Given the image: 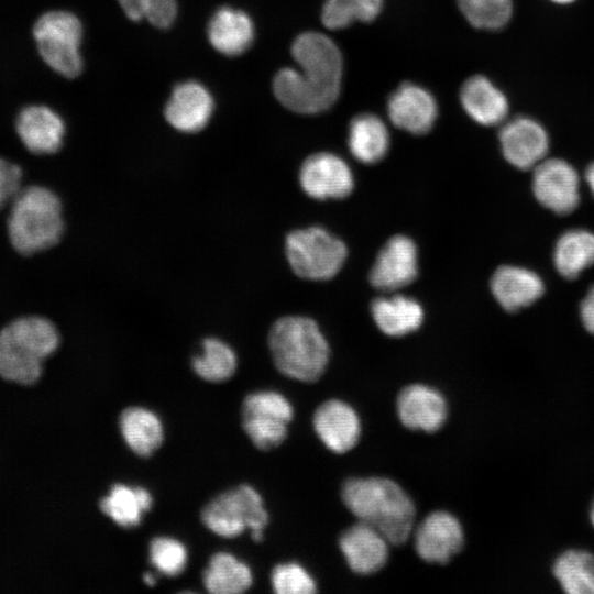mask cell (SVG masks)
<instances>
[{"label": "cell", "instance_id": "ffe728a7", "mask_svg": "<svg viewBox=\"0 0 594 594\" xmlns=\"http://www.w3.org/2000/svg\"><path fill=\"white\" fill-rule=\"evenodd\" d=\"M255 29L252 19L242 10L221 7L210 18L207 36L211 46L222 55L238 56L253 43Z\"/></svg>", "mask_w": 594, "mask_h": 594}, {"label": "cell", "instance_id": "3957f363", "mask_svg": "<svg viewBox=\"0 0 594 594\" xmlns=\"http://www.w3.org/2000/svg\"><path fill=\"white\" fill-rule=\"evenodd\" d=\"M268 345L276 369L292 380L317 382L328 366V342L309 318L287 316L278 319L270 330Z\"/></svg>", "mask_w": 594, "mask_h": 594}, {"label": "cell", "instance_id": "836d02e7", "mask_svg": "<svg viewBox=\"0 0 594 594\" xmlns=\"http://www.w3.org/2000/svg\"><path fill=\"white\" fill-rule=\"evenodd\" d=\"M125 15L135 22L145 19L158 29L169 28L177 15V0H118Z\"/></svg>", "mask_w": 594, "mask_h": 594}, {"label": "cell", "instance_id": "f546056e", "mask_svg": "<svg viewBox=\"0 0 594 594\" xmlns=\"http://www.w3.org/2000/svg\"><path fill=\"white\" fill-rule=\"evenodd\" d=\"M193 369L202 380L220 383L229 380L237 369L234 351L220 339L207 338L202 341V352L193 359Z\"/></svg>", "mask_w": 594, "mask_h": 594}, {"label": "cell", "instance_id": "603a6c76", "mask_svg": "<svg viewBox=\"0 0 594 594\" xmlns=\"http://www.w3.org/2000/svg\"><path fill=\"white\" fill-rule=\"evenodd\" d=\"M371 310L378 329L391 337H402L416 331L424 320L420 304L403 295L380 297L373 301Z\"/></svg>", "mask_w": 594, "mask_h": 594}, {"label": "cell", "instance_id": "5bb4252c", "mask_svg": "<svg viewBox=\"0 0 594 594\" xmlns=\"http://www.w3.org/2000/svg\"><path fill=\"white\" fill-rule=\"evenodd\" d=\"M417 273L418 254L414 241L395 235L380 251L370 272V282L378 290L394 292L409 285Z\"/></svg>", "mask_w": 594, "mask_h": 594}, {"label": "cell", "instance_id": "9a60e30c", "mask_svg": "<svg viewBox=\"0 0 594 594\" xmlns=\"http://www.w3.org/2000/svg\"><path fill=\"white\" fill-rule=\"evenodd\" d=\"M504 157L519 169L535 168L546 158L549 139L543 127L531 118L516 117L499 131Z\"/></svg>", "mask_w": 594, "mask_h": 594}, {"label": "cell", "instance_id": "f1b7e54d", "mask_svg": "<svg viewBox=\"0 0 594 594\" xmlns=\"http://www.w3.org/2000/svg\"><path fill=\"white\" fill-rule=\"evenodd\" d=\"M553 261L563 277H578L594 264V233L580 229L563 233L556 244Z\"/></svg>", "mask_w": 594, "mask_h": 594}, {"label": "cell", "instance_id": "4dcf8cb0", "mask_svg": "<svg viewBox=\"0 0 594 594\" xmlns=\"http://www.w3.org/2000/svg\"><path fill=\"white\" fill-rule=\"evenodd\" d=\"M384 0H326L321 21L329 30L344 29L352 23L371 22L381 12Z\"/></svg>", "mask_w": 594, "mask_h": 594}, {"label": "cell", "instance_id": "52a82bcc", "mask_svg": "<svg viewBox=\"0 0 594 594\" xmlns=\"http://www.w3.org/2000/svg\"><path fill=\"white\" fill-rule=\"evenodd\" d=\"M33 36L41 57L53 70L66 78L80 75L82 25L74 13L45 12L34 23Z\"/></svg>", "mask_w": 594, "mask_h": 594}, {"label": "cell", "instance_id": "e0dca14e", "mask_svg": "<svg viewBox=\"0 0 594 594\" xmlns=\"http://www.w3.org/2000/svg\"><path fill=\"white\" fill-rule=\"evenodd\" d=\"M387 113L398 129L421 135L433 127L438 107L435 97L426 88L404 82L391 95Z\"/></svg>", "mask_w": 594, "mask_h": 594}, {"label": "cell", "instance_id": "ba28073f", "mask_svg": "<svg viewBox=\"0 0 594 594\" xmlns=\"http://www.w3.org/2000/svg\"><path fill=\"white\" fill-rule=\"evenodd\" d=\"M346 254L345 244L319 227L295 230L286 238L288 263L301 278H332L341 270Z\"/></svg>", "mask_w": 594, "mask_h": 594}, {"label": "cell", "instance_id": "e575fe53", "mask_svg": "<svg viewBox=\"0 0 594 594\" xmlns=\"http://www.w3.org/2000/svg\"><path fill=\"white\" fill-rule=\"evenodd\" d=\"M150 560L157 571L167 576L179 575L187 563V551L182 542L157 537L150 544Z\"/></svg>", "mask_w": 594, "mask_h": 594}, {"label": "cell", "instance_id": "60d3db41", "mask_svg": "<svg viewBox=\"0 0 594 594\" xmlns=\"http://www.w3.org/2000/svg\"><path fill=\"white\" fill-rule=\"evenodd\" d=\"M143 580L145 584L148 586L155 585V582H156L155 575L152 573H145Z\"/></svg>", "mask_w": 594, "mask_h": 594}, {"label": "cell", "instance_id": "8d00e7d4", "mask_svg": "<svg viewBox=\"0 0 594 594\" xmlns=\"http://www.w3.org/2000/svg\"><path fill=\"white\" fill-rule=\"evenodd\" d=\"M265 415L290 422L294 408L280 393L273 391L256 392L248 395L242 404V416Z\"/></svg>", "mask_w": 594, "mask_h": 594}, {"label": "cell", "instance_id": "5b68a950", "mask_svg": "<svg viewBox=\"0 0 594 594\" xmlns=\"http://www.w3.org/2000/svg\"><path fill=\"white\" fill-rule=\"evenodd\" d=\"M7 221L12 246L23 255L48 250L64 232L62 202L51 189L42 186L21 188L12 202Z\"/></svg>", "mask_w": 594, "mask_h": 594}, {"label": "cell", "instance_id": "7bdbcfd3", "mask_svg": "<svg viewBox=\"0 0 594 594\" xmlns=\"http://www.w3.org/2000/svg\"><path fill=\"white\" fill-rule=\"evenodd\" d=\"M551 1L557 2V3H570L574 0H551Z\"/></svg>", "mask_w": 594, "mask_h": 594}, {"label": "cell", "instance_id": "ab89813d", "mask_svg": "<svg viewBox=\"0 0 594 594\" xmlns=\"http://www.w3.org/2000/svg\"><path fill=\"white\" fill-rule=\"evenodd\" d=\"M585 178L592 194L594 195V162L587 167Z\"/></svg>", "mask_w": 594, "mask_h": 594}, {"label": "cell", "instance_id": "ac0fdd59", "mask_svg": "<svg viewBox=\"0 0 594 594\" xmlns=\"http://www.w3.org/2000/svg\"><path fill=\"white\" fill-rule=\"evenodd\" d=\"M387 539L372 526L358 521L339 537V548L350 570L371 575L382 570L389 557Z\"/></svg>", "mask_w": 594, "mask_h": 594}, {"label": "cell", "instance_id": "f35d334b", "mask_svg": "<svg viewBox=\"0 0 594 594\" xmlns=\"http://www.w3.org/2000/svg\"><path fill=\"white\" fill-rule=\"evenodd\" d=\"M580 314L586 330L594 334V286L587 292L582 300Z\"/></svg>", "mask_w": 594, "mask_h": 594}, {"label": "cell", "instance_id": "d6a6232c", "mask_svg": "<svg viewBox=\"0 0 594 594\" xmlns=\"http://www.w3.org/2000/svg\"><path fill=\"white\" fill-rule=\"evenodd\" d=\"M288 424L272 416H242L244 432L256 448L264 451L273 450L285 441L288 433Z\"/></svg>", "mask_w": 594, "mask_h": 594}, {"label": "cell", "instance_id": "484cf974", "mask_svg": "<svg viewBox=\"0 0 594 594\" xmlns=\"http://www.w3.org/2000/svg\"><path fill=\"white\" fill-rule=\"evenodd\" d=\"M202 582L212 594H240L252 585L250 568L227 552L213 554L204 571Z\"/></svg>", "mask_w": 594, "mask_h": 594}, {"label": "cell", "instance_id": "cb8c5ba5", "mask_svg": "<svg viewBox=\"0 0 594 594\" xmlns=\"http://www.w3.org/2000/svg\"><path fill=\"white\" fill-rule=\"evenodd\" d=\"M348 144L358 161L365 164L377 163L389 147L387 127L373 113H360L350 122Z\"/></svg>", "mask_w": 594, "mask_h": 594}, {"label": "cell", "instance_id": "44dd1931", "mask_svg": "<svg viewBox=\"0 0 594 594\" xmlns=\"http://www.w3.org/2000/svg\"><path fill=\"white\" fill-rule=\"evenodd\" d=\"M491 289L498 304L507 311H517L539 299L544 290L542 279L532 271L505 265L491 278Z\"/></svg>", "mask_w": 594, "mask_h": 594}, {"label": "cell", "instance_id": "6da1fadb", "mask_svg": "<svg viewBox=\"0 0 594 594\" xmlns=\"http://www.w3.org/2000/svg\"><path fill=\"white\" fill-rule=\"evenodd\" d=\"M298 68L285 67L273 79L276 99L301 114L320 113L338 99L343 69L337 44L326 34L305 32L292 45Z\"/></svg>", "mask_w": 594, "mask_h": 594}, {"label": "cell", "instance_id": "83f0119b", "mask_svg": "<svg viewBox=\"0 0 594 594\" xmlns=\"http://www.w3.org/2000/svg\"><path fill=\"white\" fill-rule=\"evenodd\" d=\"M152 506V496L143 487L113 485L100 501V509L119 526L131 528L141 522L142 516Z\"/></svg>", "mask_w": 594, "mask_h": 594}, {"label": "cell", "instance_id": "d590c367", "mask_svg": "<svg viewBox=\"0 0 594 594\" xmlns=\"http://www.w3.org/2000/svg\"><path fill=\"white\" fill-rule=\"evenodd\" d=\"M271 582L277 594H311L317 592V583L311 574L296 562L277 564L271 574Z\"/></svg>", "mask_w": 594, "mask_h": 594}, {"label": "cell", "instance_id": "d6986e66", "mask_svg": "<svg viewBox=\"0 0 594 594\" xmlns=\"http://www.w3.org/2000/svg\"><path fill=\"white\" fill-rule=\"evenodd\" d=\"M15 131L30 152L53 154L63 145L65 123L51 108L32 105L23 108L16 116Z\"/></svg>", "mask_w": 594, "mask_h": 594}, {"label": "cell", "instance_id": "4fadbf2b", "mask_svg": "<svg viewBox=\"0 0 594 594\" xmlns=\"http://www.w3.org/2000/svg\"><path fill=\"white\" fill-rule=\"evenodd\" d=\"M312 426L323 446L337 454L351 451L362 431L358 413L341 399H328L320 404L314 413Z\"/></svg>", "mask_w": 594, "mask_h": 594}, {"label": "cell", "instance_id": "d4e9b609", "mask_svg": "<svg viewBox=\"0 0 594 594\" xmlns=\"http://www.w3.org/2000/svg\"><path fill=\"white\" fill-rule=\"evenodd\" d=\"M120 430L129 448L143 458L153 454L164 439L163 426L158 417L142 407H129L122 411Z\"/></svg>", "mask_w": 594, "mask_h": 594}, {"label": "cell", "instance_id": "8992f818", "mask_svg": "<svg viewBox=\"0 0 594 594\" xmlns=\"http://www.w3.org/2000/svg\"><path fill=\"white\" fill-rule=\"evenodd\" d=\"M201 520L218 536L234 538L250 530L253 540L262 541L268 513L261 495L243 484L210 501L201 512Z\"/></svg>", "mask_w": 594, "mask_h": 594}, {"label": "cell", "instance_id": "74e56055", "mask_svg": "<svg viewBox=\"0 0 594 594\" xmlns=\"http://www.w3.org/2000/svg\"><path fill=\"white\" fill-rule=\"evenodd\" d=\"M22 169L0 157V210L11 204L21 189Z\"/></svg>", "mask_w": 594, "mask_h": 594}, {"label": "cell", "instance_id": "1f68e13d", "mask_svg": "<svg viewBox=\"0 0 594 594\" xmlns=\"http://www.w3.org/2000/svg\"><path fill=\"white\" fill-rule=\"evenodd\" d=\"M466 21L476 29L498 30L513 14L512 0H457Z\"/></svg>", "mask_w": 594, "mask_h": 594}, {"label": "cell", "instance_id": "7402d4cb", "mask_svg": "<svg viewBox=\"0 0 594 594\" xmlns=\"http://www.w3.org/2000/svg\"><path fill=\"white\" fill-rule=\"evenodd\" d=\"M460 101L469 117L482 125L499 124L508 113L506 96L483 75H474L463 82Z\"/></svg>", "mask_w": 594, "mask_h": 594}, {"label": "cell", "instance_id": "b9f144b4", "mask_svg": "<svg viewBox=\"0 0 594 594\" xmlns=\"http://www.w3.org/2000/svg\"><path fill=\"white\" fill-rule=\"evenodd\" d=\"M590 519H591L592 526L594 527V502H593L592 507H591Z\"/></svg>", "mask_w": 594, "mask_h": 594}, {"label": "cell", "instance_id": "7c38bea8", "mask_svg": "<svg viewBox=\"0 0 594 594\" xmlns=\"http://www.w3.org/2000/svg\"><path fill=\"white\" fill-rule=\"evenodd\" d=\"M396 413L407 429L433 433L447 421L448 404L438 389L425 384H410L398 393Z\"/></svg>", "mask_w": 594, "mask_h": 594}, {"label": "cell", "instance_id": "4316f807", "mask_svg": "<svg viewBox=\"0 0 594 594\" xmlns=\"http://www.w3.org/2000/svg\"><path fill=\"white\" fill-rule=\"evenodd\" d=\"M552 574L568 594H594V554L587 550L561 552L552 564Z\"/></svg>", "mask_w": 594, "mask_h": 594}, {"label": "cell", "instance_id": "8fae6325", "mask_svg": "<svg viewBox=\"0 0 594 594\" xmlns=\"http://www.w3.org/2000/svg\"><path fill=\"white\" fill-rule=\"evenodd\" d=\"M302 190L315 199H340L353 189V175L348 164L333 153H316L299 170Z\"/></svg>", "mask_w": 594, "mask_h": 594}, {"label": "cell", "instance_id": "2e32d148", "mask_svg": "<svg viewBox=\"0 0 594 594\" xmlns=\"http://www.w3.org/2000/svg\"><path fill=\"white\" fill-rule=\"evenodd\" d=\"M215 110V100L208 88L199 81L177 84L164 109L166 121L177 131L196 133L206 128Z\"/></svg>", "mask_w": 594, "mask_h": 594}, {"label": "cell", "instance_id": "9c48e42d", "mask_svg": "<svg viewBox=\"0 0 594 594\" xmlns=\"http://www.w3.org/2000/svg\"><path fill=\"white\" fill-rule=\"evenodd\" d=\"M413 532L416 553L427 563L447 564L464 544L460 520L446 510L428 514Z\"/></svg>", "mask_w": 594, "mask_h": 594}, {"label": "cell", "instance_id": "277c9868", "mask_svg": "<svg viewBox=\"0 0 594 594\" xmlns=\"http://www.w3.org/2000/svg\"><path fill=\"white\" fill-rule=\"evenodd\" d=\"M55 324L40 316H25L0 330V376L31 385L41 376L43 362L59 345Z\"/></svg>", "mask_w": 594, "mask_h": 594}, {"label": "cell", "instance_id": "7a4b0ae2", "mask_svg": "<svg viewBox=\"0 0 594 594\" xmlns=\"http://www.w3.org/2000/svg\"><path fill=\"white\" fill-rule=\"evenodd\" d=\"M348 510L380 531L389 543H405L415 528L416 507L408 493L395 481L382 477H352L341 486Z\"/></svg>", "mask_w": 594, "mask_h": 594}, {"label": "cell", "instance_id": "30bf717a", "mask_svg": "<svg viewBox=\"0 0 594 594\" xmlns=\"http://www.w3.org/2000/svg\"><path fill=\"white\" fill-rule=\"evenodd\" d=\"M532 189L542 206L559 215L572 212L580 201L578 172L560 158H544L534 168Z\"/></svg>", "mask_w": 594, "mask_h": 594}]
</instances>
